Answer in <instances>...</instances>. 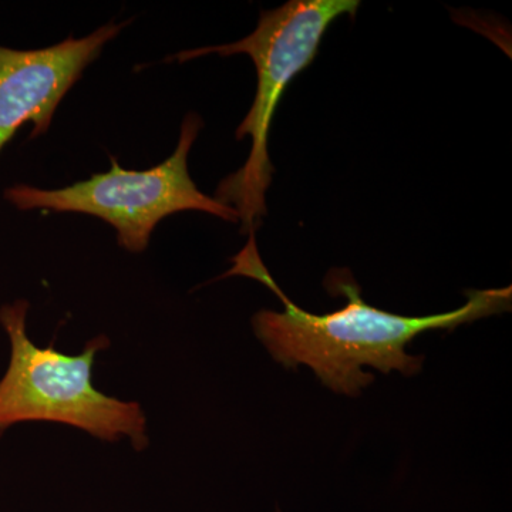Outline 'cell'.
<instances>
[{
	"label": "cell",
	"instance_id": "8992f818",
	"mask_svg": "<svg viewBox=\"0 0 512 512\" xmlns=\"http://www.w3.org/2000/svg\"><path fill=\"white\" fill-rule=\"evenodd\" d=\"M276 512H282V511L276 510Z\"/></svg>",
	"mask_w": 512,
	"mask_h": 512
},
{
	"label": "cell",
	"instance_id": "6da1fadb",
	"mask_svg": "<svg viewBox=\"0 0 512 512\" xmlns=\"http://www.w3.org/2000/svg\"><path fill=\"white\" fill-rule=\"evenodd\" d=\"M222 275L256 279L284 303V312L259 311L252 318L256 338L264 343L276 362L286 369L311 367L320 382L333 392L357 396L375 376L365 373L372 366L383 373L399 370L413 376L423 366V356H410L407 346L430 330H453L488 316L511 311V286L487 291H467V302L456 311L429 316H402L377 309L363 301L360 286L348 269H333L325 279L330 295L345 296L346 305L336 312L315 315L299 308L269 274L256 248L255 232L247 247L231 259Z\"/></svg>",
	"mask_w": 512,
	"mask_h": 512
},
{
	"label": "cell",
	"instance_id": "277c9868",
	"mask_svg": "<svg viewBox=\"0 0 512 512\" xmlns=\"http://www.w3.org/2000/svg\"><path fill=\"white\" fill-rule=\"evenodd\" d=\"M202 128L197 114L185 117L177 148L164 163L146 171L124 170L111 157L109 173L94 174L59 190L15 185L5 198L20 211L45 210L93 215L116 229L120 247L143 252L158 222L183 211H201L238 222L234 208L198 190L188 171V154Z\"/></svg>",
	"mask_w": 512,
	"mask_h": 512
},
{
	"label": "cell",
	"instance_id": "7a4b0ae2",
	"mask_svg": "<svg viewBox=\"0 0 512 512\" xmlns=\"http://www.w3.org/2000/svg\"><path fill=\"white\" fill-rule=\"evenodd\" d=\"M357 0H291L281 8L264 10L251 35L227 45L184 50L168 60L185 63L217 53L248 55L255 64L254 104L237 128V138H252L245 164L218 185L215 200L237 211L242 231L255 232L266 214V191L272 181L268 141L274 114L286 87L318 55L326 30L342 15L355 16Z\"/></svg>",
	"mask_w": 512,
	"mask_h": 512
},
{
	"label": "cell",
	"instance_id": "5b68a950",
	"mask_svg": "<svg viewBox=\"0 0 512 512\" xmlns=\"http://www.w3.org/2000/svg\"><path fill=\"white\" fill-rule=\"evenodd\" d=\"M127 25V20L109 23L45 49L0 46V153L23 124H33L32 138L49 130L63 97Z\"/></svg>",
	"mask_w": 512,
	"mask_h": 512
},
{
	"label": "cell",
	"instance_id": "3957f363",
	"mask_svg": "<svg viewBox=\"0 0 512 512\" xmlns=\"http://www.w3.org/2000/svg\"><path fill=\"white\" fill-rule=\"evenodd\" d=\"M29 302L0 308L10 340V362L0 380V433L23 421H55L97 439L128 437L137 451L148 447L146 414L136 402L99 392L92 382L94 360L110 346L107 336L89 340L83 353L67 356L52 346L37 348L26 333Z\"/></svg>",
	"mask_w": 512,
	"mask_h": 512
}]
</instances>
